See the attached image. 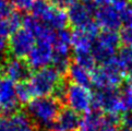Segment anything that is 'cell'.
Instances as JSON below:
<instances>
[{
	"label": "cell",
	"mask_w": 132,
	"mask_h": 131,
	"mask_svg": "<svg viewBox=\"0 0 132 131\" xmlns=\"http://www.w3.org/2000/svg\"><path fill=\"white\" fill-rule=\"evenodd\" d=\"M63 105L53 96H37L26 105L25 113L35 122L37 128H53L54 122Z\"/></svg>",
	"instance_id": "obj_1"
},
{
	"label": "cell",
	"mask_w": 132,
	"mask_h": 131,
	"mask_svg": "<svg viewBox=\"0 0 132 131\" xmlns=\"http://www.w3.org/2000/svg\"><path fill=\"white\" fill-rule=\"evenodd\" d=\"M92 73V84L96 88L118 87L127 79L126 69L118 56L97 67Z\"/></svg>",
	"instance_id": "obj_2"
},
{
	"label": "cell",
	"mask_w": 132,
	"mask_h": 131,
	"mask_svg": "<svg viewBox=\"0 0 132 131\" xmlns=\"http://www.w3.org/2000/svg\"><path fill=\"white\" fill-rule=\"evenodd\" d=\"M121 115L107 114L92 108L81 117L79 131H119Z\"/></svg>",
	"instance_id": "obj_3"
},
{
	"label": "cell",
	"mask_w": 132,
	"mask_h": 131,
	"mask_svg": "<svg viewBox=\"0 0 132 131\" xmlns=\"http://www.w3.org/2000/svg\"><path fill=\"white\" fill-rule=\"evenodd\" d=\"M120 36L115 31H102L98 33L92 46V55L97 63L103 64L117 56L121 48Z\"/></svg>",
	"instance_id": "obj_4"
},
{
	"label": "cell",
	"mask_w": 132,
	"mask_h": 131,
	"mask_svg": "<svg viewBox=\"0 0 132 131\" xmlns=\"http://www.w3.org/2000/svg\"><path fill=\"white\" fill-rule=\"evenodd\" d=\"M63 76L56 70L54 67H45L35 71L31 78V85L35 96H51L59 84L64 80Z\"/></svg>",
	"instance_id": "obj_5"
},
{
	"label": "cell",
	"mask_w": 132,
	"mask_h": 131,
	"mask_svg": "<svg viewBox=\"0 0 132 131\" xmlns=\"http://www.w3.org/2000/svg\"><path fill=\"white\" fill-rule=\"evenodd\" d=\"M97 8L93 0H74L67 9L69 24L75 29L87 25L95 20Z\"/></svg>",
	"instance_id": "obj_6"
},
{
	"label": "cell",
	"mask_w": 132,
	"mask_h": 131,
	"mask_svg": "<svg viewBox=\"0 0 132 131\" xmlns=\"http://www.w3.org/2000/svg\"><path fill=\"white\" fill-rule=\"evenodd\" d=\"M64 105H68L69 108L77 111L78 114H85L92 108V92L89 88L68 82Z\"/></svg>",
	"instance_id": "obj_7"
},
{
	"label": "cell",
	"mask_w": 132,
	"mask_h": 131,
	"mask_svg": "<svg viewBox=\"0 0 132 131\" xmlns=\"http://www.w3.org/2000/svg\"><path fill=\"white\" fill-rule=\"evenodd\" d=\"M92 107L107 114H122L117 87L97 88L92 93Z\"/></svg>",
	"instance_id": "obj_8"
},
{
	"label": "cell",
	"mask_w": 132,
	"mask_h": 131,
	"mask_svg": "<svg viewBox=\"0 0 132 131\" xmlns=\"http://www.w3.org/2000/svg\"><path fill=\"white\" fill-rule=\"evenodd\" d=\"M15 94V84L8 78L0 79V117H10L21 110Z\"/></svg>",
	"instance_id": "obj_9"
},
{
	"label": "cell",
	"mask_w": 132,
	"mask_h": 131,
	"mask_svg": "<svg viewBox=\"0 0 132 131\" xmlns=\"http://www.w3.org/2000/svg\"><path fill=\"white\" fill-rule=\"evenodd\" d=\"M36 43L35 37L24 27L12 33L9 37V55L12 57L23 58L29 56Z\"/></svg>",
	"instance_id": "obj_10"
},
{
	"label": "cell",
	"mask_w": 132,
	"mask_h": 131,
	"mask_svg": "<svg viewBox=\"0 0 132 131\" xmlns=\"http://www.w3.org/2000/svg\"><path fill=\"white\" fill-rule=\"evenodd\" d=\"M3 73L6 78L10 79L13 82H25L31 80L33 76V70L30 67L29 62L23 58L9 57L2 62Z\"/></svg>",
	"instance_id": "obj_11"
},
{
	"label": "cell",
	"mask_w": 132,
	"mask_h": 131,
	"mask_svg": "<svg viewBox=\"0 0 132 131\" xmlns=\"http://www.w3.org/2000/svg\"><path fill=\"white\" fill-rule=\"evenodd\" d=\"M53 45L45 42L36 40L34 47L27 56V62L32 70H39L42 68L48 67V64L53 61Z\"/></svg>",
	"instance_id": "obj_12"
},
{
	"label": "cell",
	"mask_w": 132,
	"mask_h": 131,
	"mask_svg": "<svg viewBox=\"0 0 132 131\" xmlns=\"http://www.w3.org/2000/svg\"><path fill=\"white\" fill-rule=\"evenodd\" d=\"M0 131H37V126L25 111L10 117H0Z\"/></svg>",
	"instance_id": "obj_13"
},
{
	"label": "cell",
	"mask_w": 132,
	"mask_h": 131,
	"mask_svg": "<svg viewBox=\"0 0 132 131\" xmlns=\"http://www.w3.org/2000/svg\"><path fill=\"white\" fill-rule=\"evenodd\" d=\"M95 21L103 31H117L122 25L120 11L111 4L98 7L95 13Z\"/></svg>",
	"instance_id": "obj_14"
},
{
	"label": "cell",
	"mask_w": 132,
	"mask_h": 131,
	"mask_svg": "<svg viewBox=\"0 0 132 131\" xmlns=\"http://www.w3.org/2000/svg\"><path fill=\"white\" fill-rule=\"evenodd\" d=\"M81 116L69 107L63 106L53 125L55 131H79Z\"/></svg>",
	"instance_id": "obj_15"
},
{
	"label": "cell",
	"mask_w": 132,
	"mask_h": 131,
	"mask_svg": "<svg viewBox=\"0 0 132 131\" xmlns=\"http://www.w3.org/2000/svg\"><path fill=\"white\" fill-rule=\"evenodd\" d=\"M96 36L84 29H74L71 36V46L73 54L82 51H91Z\"/></svg>",
	"instance_id": "obj_16"
},
{
	"label": "cell",
	"mask_w": 132,
	"mask_h": 131,
	"mask_svg": "<svg viewBox=\"0 0 132 131\" xmlns=\"http://www.w3.org/2000/svg\"><path fill=\"white\" fill-rule=\"evenodd\" d=\"M65 78L68 79L69 82L78 84V85H81L83 87H86V88L93 87L92 73L87 71L86 69L82 68L78 63H75L74 61H72L71 64H70Z\"/></svg>",
	"instance_id": "obj_17"
},
{
	"label": "cell",
	"mask_w": 132,
	"mask_h": 131,
	"mask_svg": "<svg viewBox=\"0 0 132 131\" xmlns=\"http://www.w3.org/2000/svg\"><path fill=\"white\" fill-rule=\"evenodd\" d=\"M15 94L18 101L21 105H27L31 101H33L35 96V93L33 91V87L29 81L19 82L15 84Z\"/></svg>",
	"instance_id": "obj_18"
},
{
	"label": "cell",
	"mask_w": 132,
	"mask_h": 131,
	"mask_svg": "<svg viewBox=\"0 0 132 131\" xmlns=\"http://www.w3.org/2000/svg\"><path fill=\"white\" fill-rule=\"evenodd\" d=\"M73 61L89 72H93L97 68V62L93 57L92 51H82V53L73 54Z\"/></svg>",
	"instance_id": "obj_19"
},
{
	"label": "cell",
	"mask_w": 132,
	"mask_h": 131,
	"mask_svg": "<svg viewBox=\"0 0 132 131\" xmlns=\"http://www.w3.org/2000/svg\"><path fill=\"white\" fill-rule=\"evenodd\" d=\"M118 57L123 64L127 74H130V77H132V46L121 47Z\"/></svg>",
	"instance_id": "obj_20"
},
{
	"label": "cell",
	"mask_w": 132,
	"mask_h": 131,
	"mask_svg": "<svg viewBox=\"0 0 132 131\" xmlns=\"http://www.w3.org/2000/svg\"><path fill=\"white\" fill-rule=\"evenodd\" d=\"M120 40L123 46H132V21L122 24L120 27Z\"/></svg>",
	"instance_id": "obj_21"
},
{
	"label": "cell",
	"mask_w": 132,
	"mask_h": 131,
	"mask_svg": "<svg viewBox=\"0 0 132 131\" xmlns=\"http://www.w3.org/2000/svg\"><path fill=\"white\" fill-rule=\"evenodd\" d=\"M7 22L9 24V27L12 33L16 32L18 30L21 29V26L23 24V17H22V13L18 12V11H13L10 15H9L7 19Z\"/></svg>",
	"instance_id": "obj_22"
},
{
	"label": "cell",
	"mask_w": 132,
	"mask_h": 131,
	"mask_svg": "<svg viewBox=\"0 0 132 131\" xmlns=\"http://www.w3.org/2000/svg\"><path fill=\"white\" fill-rule=\"evenodd\" d=\"M36 0H10V3L12 4L13 9L15 11L23 13L32 10V7Z\"/></svg>",
	"instance_id": "obj_23"
},
{
	"label": "cell",
	"mask_w": 132,
	"mask_h": 131,
	"mask_svg": "<svg viewBox=\"0 0 132 131\" xmlns=\"http://www.w3.org/2000/svg\"><path fill=\"white\" fill-rule=\"evenodd\" d=\"M13 12L12 4L8 0H0V22L6 19Z\"/></svg>",
	"instance_id": "obj_24"
},
{
	"label": "cell",
	"mask_w": 132,
	"mask_h": 131,
	"mask_svg": "<svg viewBox=\"0 0 132 131\" xmlns=\"http://www.w3.org/2000/svg\"><path fill=\"white\" fill-rule=\"evenodd\" d=\"M9 56V38L0 34V60L3 62Z\"/></svg>",
	"instance_id": "obj_25"
},
{
	"label": "cell",
	"mask_w": 132,
	"mask_h": 131,
	"mask_svg": "<svg viewBox=\"0 0 132 131\" xmlns=\"http://www.w3.org/2000/svg\"><path fill=\"white\" fill-rule=\"evenodd\" d=\"M110 3L118 11H121L129 4V0H110Z\"/></svg>",
	"instance_id": "obj_26"
},
{
	"label": "cell",
	"mask_w": 132,
	"mask_h": 131,
	"mask_svg": "<svg viewBox=\"0 0 132 131\" xmlns=\"http://www.w3.org/2000/svg\"><path fill=\"white\" fill-rule=\"evenodd\" d=\"M93 2L96 4L97 7H103V6H107L110 3V0H93Z\"/></svg>",
	"instance_id": "obj_27"
},
{
	"label": "cell",
	"mask_w": 132,
	"mask_h": 131,
	"mask_svg": "<svg viewBox=\"0 0 132 131\" xmlns=\"http://www.w3.org/2000/svg\"><path fill=\"white\" fill-rule=\"evenodd\" d=\"M3 66H2V62H0V79H2V76H3Z\"/></svg>",
	"instance_id": "obj_28"
},
{
	"label": "cell",
	"mask_w": 132,
	"mask_h": 131,
	"mask_svg": "<svg viewBox=\"0 0 132 131\" xmlns=\"http://www.w3.org/2000/svg\"><path fill=\"white\" fill-rule=\"evenodd\" d=\"M51 131H55V130H51Z\"/></svg>",
	"instance_id": "obj_29"
}]
</instances>
